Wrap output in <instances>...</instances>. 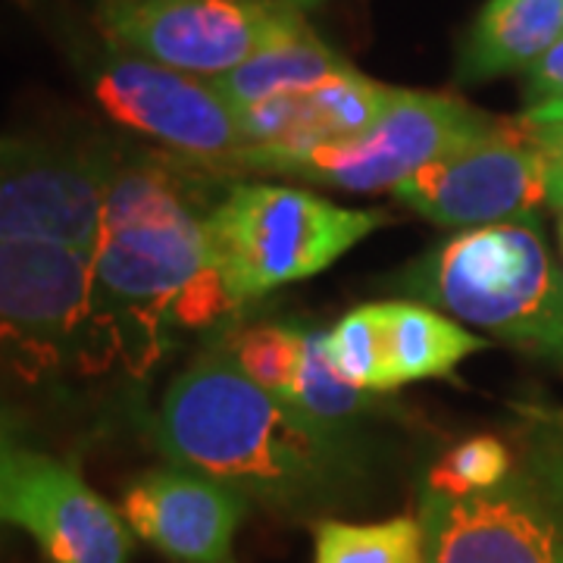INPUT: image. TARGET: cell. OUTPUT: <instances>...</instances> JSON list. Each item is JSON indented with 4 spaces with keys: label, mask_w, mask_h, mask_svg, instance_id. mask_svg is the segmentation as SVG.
Here are the masks:
<instances>
[{
    "label": "cell",
    "mask_w": 563,
    "mask_h": 563,
    "mask_svg": "<svg viewBox=\"0 0 563 563\" xmlns=\"http://www.w3.org/2000/svg\"><path fill=\"white\" fill-rule=\"evenodd\" d=\"M303 342L307 332L298 325H279V322H263L232 332L225 339L222 354L242 369L244 376L263 391L288 401L291 385L298 379V369L303 361Z\"/></svg>",
    "instance_id": "cell-20"
},
{
    "label": "cell",
    "mask_w": 563,
    "mask_h": 563,
    "mask_svg": "<svg viewBox=\"0 0 563 563\" xmlns=\"http://www.w3.org/2000/svg\"><path fill=\"white\" fill-rule=\"evenodd\" d=\"M198 163L120 157L103 203L101 239L91 251L95 282L117 325L122 366L147 376L176 329L225 320L239 303L222 279L207 232Z\"/></svg>",
    "instance_id": "cell-1"
},
{
    "label": "cell",
    "mask_w": 563,
    "mask_h": 563,
    "mask_svg": "<svg viewBox=\"0 0 563 563\" xmlns=\"http://www.w3.org/2000/svg\"><path fill=\"white\" fill-rule=\"evenodd\" d=\"M401 288L536 357L563 361V273L536 222L461 232L407 266Z\"/></svg>",
    "instance_id": "cell-3"
},
{
    "label": "cell",
    "mask_w": 563,
    "mask_h": 563,
    "mask_svg": "<svg viewBox=\"0 0 563 563\" xmlns=\"http://www.w3.org/2000/svg\"><path fill=\"white\" fill-rule=\"evenodd\" d=\"M395 91L398 88L366 79L357 69H344L339 76L317 85L313 91L301 95L303 141L298 154H303L307 147H313L320 141H342L363 135L373 122L383 117L385 107L395 98Z\"/></svg>",
    "instance_id": "cell-17"
},
{
    "label": "cell",
    "mask_w": 563,
    "mask_h": 563,
    "mask_svg": "<svg viewBox=\"0 0 563 563\" xmlns=\"http://www.w3.org/2000/svg\"><path fill=\"white\" fill-rule=\"evenodd\" d=\"M157 448L173 466L276 510L339 504L363 476L351 432L263 391L222 351L201 354L166 388Z\"/></svg>",
    "instance_id": "cell-2"
},
{
    "label": "cell",
    "mask_w": 563,
    "mask_h": 563,
    "mask_svg": "<svg viewBox=\"0 0 563 563\" xmlns=\"http://www.w3.org/2000/svg\"><path fill=\"white\" fill-rule=\"evenodd\" d=\"M7 144H10V141H0V147H7Z\"/></svg>",
    "instance_id": "cell-30"
},
{
    "label": "cell",
    "mask_w": 563,
    "mask_h": 563,
    "mask_svg": "<svg viewBox=\"0 0 563 563\" xmlns=\"http://www.w3.org/2000/svg\"><path fill=\"white\" fill-rule=\"evenodd\" d=\"M325 344H329V357L347 383L373 395L385 391L383 344H379L373 303H363L335 322V329L325 332Z\"/></svg>",
    "instance_id": "cell-22"
},
{
    "label": "cell",
    "mask_w": 563,
    "mask_h": 563,
    "mask_svg": "<svg viewBox=\"0 0 563 563\" xmlns=\"http://www.w3.org/2000/svg\"><path fill=\"white\" fill-rule=\"evenodd\" d=\"M420 526L426 563H563L561 514L526 466L466 498L422 492Z\"/></svg>",
    "instance_id": "cell-12"
},
{
    "label": "cell",
    "mask_w": 563,
    "mask_h": 563,
    "mask_svg": "<svg viewBox=\"0 0 563 563\" xmlns=\"http://www.w3.org/2000/svg\"><path fill=\"white\" fill-rule=\"evenodd\" d=\"M0 429H10V422L3 420V410H0Z\"/></svg>",
    "instance_id": "cell-29"
},
{
    "label": "cell",
    "mask_w": 563,
    "mask_h": 563,
    "mask_svg": "<svg viewBox=\"0 0 563 563\" xmlns=\"http://www.w3.org/2000/svg\"><path fill=\"white\" fill-rule=\"evenodd\" d=\"M13 442V435H10V429H0V466H3V451L10 448Z\"/></svg>",
    "instance_id": "cell-27"
},
{
    "label": "cell",
    "mask_w": 563,
    "mask_h": 563,
    "mask_svg": "<svg viewBox=\"0 0 563 563\" xmlns=\"http://www.w3.org/2000/svg\"><path fill=\"white\" fill-rule=\"evenodd\" d=\"M563 35V0H488L457 54L466 85L529 69Z\"/></svg>",
    "instance_id": "cell-14"
},
{
    "label": "cell",
    "mask_w": 563,
    "mask_h": 563,
    "mask_svg": "<svg viewBox=\"0 0 563 563\" xmlns=\"http://www.w3.org/2000/svg\"><path fill=\"white\" fill-rule=\"evenodd\" d=\"M244 510L242 492L185 466L141 473L120 504L129 529L176 563H235Z\"/></svg>",
    "instance_id": "cell-13"
},
{
    "label": "cell",
    "mask_w": 563,
    "mask_h": 563,
    "mask_svg": "<svg viewBox=\"0 0 563 563\" xmlns=\"http://www.w3.org/2000/svg\"><path fill=\"white\" fill-rule=\"evenodd\" d=\"M0 523L29 532L51 563H129L132 529L76 466L10 442L0 466Z\"/></svg>",
    "instance_id": "cell-11"
},
{
    "label": "cell",
    "mask_w": 563,
    "mask_h": 563,
    "mask_svg": "<svg viewBox=\"0 0 563 563\" xmlns=\"http://www.w3.org/2000/svg\"><path fill=\"white\" fill-rule=\"evenodd\" d=\"M383 210H354L282 185H232L207 213V232L235 303L320 276L383 229Z\"/></svg>",
    "instance_id": "cell-5"
},
{
    "label": "cell",
    "mask_w": 563,
    "mask_h": 563,
    "mask_svg": "<svg viewBox=\"0 0 563 563\" xmlns=\"http://www.w3.org/2000/svg\"><path fill=\"white\" fill-rule=\"evenodd\" d=\"M122 363L91 254L54 244H0V376L57 385Z\"/></svg>",
    "instance_id": "cell-4"
},
{
    "label": "cell",
    "mask_w": 563,
    "mask_h": 563,
    "mask_svg": "<svg viewBox=\"0 0 563 563\" xmlns=\"http://www.w3.org/2000/svg\"><path fill=\"white\" fill-rule=\"evenodd\" d=\"M391 195L426 220L470 232L536 222L539 207L548 203V173L526 122L495 120L479 139L422 166Z\"/></svg>",
    "instance_id": "cell-8"
},
{
    "label": "cell",
    "mask_w": 563,
    "mask_h": 563,
    "mask_svg": "<svg viewBox=\"0 0 563 563\" xmlns=\"http://www.w3.org/2000/svg\"><path fill=\"white\" fill-rule=\"evenodd\" d=\"M563 101V35L539 60L526 69V103L532 107H544V103Z\"/></svg>",
    "instance_id": "cell-24"
},
{
    "label": "cell",
    "mask_w": 563,
    "mask_h": 563,
    "mask_svg": "<svg viewBox=\"0 0 563 563\" xmlns=\"http://www.w3.org/2000/svg\"><path fill=\"white\" fill-rule=\"evenodd\" d=\"M526 120L548 122V120H563V101L561 103H544V107H532L523 113Z\"/></svg>",
    "instance_id": "cell-26"
},
{
    "label": "cell",
    "mask_w": 563,
    "mask_h": 563,
    "mask_svg": "<svg viewBox=\"0 0 563 563\" xmlns=\"http://www.w3.org/2000/svg\"><path fill=\"white\" fill-rule=\"evenodd\" d=\"M288 404L298 407L310 420L329 426V429L351 432V422L373 404V391H363L354 383H347L329 357L325 332L307 329L303 361L301 369H298V379L291 385Z\"/></svg>",
    "instance_id": "cell-18"
},
{
    "label": "cell",
    "mask_w": 563,
    "mask_h": 563,
    "mask_svg": "<svg viewBox=\"0 0 563 563\" xmlns=\"http://www.w3.org/2000/svg\"><path fill=\"white\" fill-rule=\"evenodd\" d=\"M117 154L85 147H0V244H54L91 254Z\"/></svg>",
    "instance_id": "cell-10"
},
{
    "label": "cell",
    "mask_w": 563,
    "mask_h": 563,
    "mask_svg": "<svg viewBox=\"0 0 563 563\" xmlns=\"http://www.w3.org/2000/svg\"><path fill=\"white\" fill-rule=\"evenodd\" d=\"M373 313L383 344L385 391L422 379H442L485 347L479 335L426 303L383 301L373 303Z\"/></svg>",
    "instance_id": "cell-15"
},
{
    "label": "cell",
    "mask_w": 563,
    "mask_h": 563,
    "mask_svg": "<svg viewBox=\"0 0 563 563\" xmlns=\"http://www.w3.org/2000/svg\"><path fill=\"white\" fill-rule=\"evenodd\" d=\"M91 98L110 120L203 169H244L239 110L207 79L110 47L88 73Z\"/></svg>",
    "instance_id": "cell-7"
},
{
    "label": "cell",
    "mask_w": 563,
    "mask_h": 563,
    "mask_svg": "<svg viewBox=\"0 0 563 563\" xmlns=\"http://www.w3.org/2000/svg\"><path fill=\"white\" fill-rule=\"evenodd\" d=\"M98 25L122 54L198 79L310 32L291 0H101Z\"/></svg>",
    "instance_id": "cell-6"
},
{
    "label": "cell",
    "mask_w": 563,
    "mask_h": 563,
    "mask_svg": "<svg viewBox=\"0 0 563 563\" xmlns=\"http://www.w3.org/2000/svg\"><path fill=\"white\" fill-rule=\"evenodd\" d=\"M526 129L536 141V147L542 151L544 173H548V203L563 210V120L536 122L526 120Z\"/></svg>",
    "instance_id": "cell-25"
},
{
    "label": "cell",
    "mask_w": 563,
    "mask_h": 563,
    "mask_svg": "<svg viewBox=\"0 0 563 563\" xmlns=\"http://www.w3.org/2000/svg\"><path fill=\"white\" fill-rule=\"evenodd\" d=\"M317 563H426L422 526L413 517L385 523L317 526Z\"/></svg>",
    "instance_id": "cell-19"
},
{
    "label": "cell",
    "mask_w": 563,
    "mask_h": 563,
    "mask_svg": "<svg viewBox=\"0 0 563 563\" xmlns=\"http://www.w3.org/2000/svg\"><path fill=\"white\" fill-rule=\"evenodd\" d=\"M514 451L495 435H476L444 451L426 473V492L466 498L501 485L514 473Z\"/></svg>",
    "instance_id": "cell-21"
},
{
    "label": "cell",
    "mask_w": 563,
    "mask_h": 563,
    "mask_svg": "<svg viewBox=\"0 0 563 563\" xmlns=\"http://www.w3.org/2000/svg\"><path fill=\"white\" fill-rule=\"evenodd\" d=\"M523 466L539 479L563 520V413L542 407L526 410Z\"/></svg>",
    "instance_id": "cell-23"
},
{
    "label": "cell",
    "mask_w": 563,
    "mask_h": 563,
    "mask_svg": "<svg viewBox=\"0 0 563 563\" xmlns=\"http://www.w3.org/2000/svg\"><path fill=\"white\" fill-rule=\"evenodd\" d=\"M495 120L448 95L395 91L385 113L363 135L320 141L282 173L342 191H391L466 141L479 139Z\"/></svg>",
    "instance_id": "cell-9"
},
{
    "label": "cell",
    "mask_w": 563,
    "mask_h": 563,
    "mask_svg": "<svg viewBox=\"0 0 563 563\" xmlns=\"http://www.w3.org/2000/svg\"><path fill=\"white\" fill-rule=\"evenodd\" d=\"M344 69H351V66L332 47H325L313 32H303V35L279 41L261 54H254L239 69L207 81L235 110H244V107L273 101V98L307 95Z\"/></svg>",
    "instance_id": "cell-16"
},
{
    "label": "cell",
    "mask_w": 563,
    "mask_h": 563,
    "mask_svg": "<svg viewBox=\"0 0 563 563\" xmlns=\"http://www.w3.org/2000/svg\"><path fill=\"white\" fill-rule=\"evenodd\" d=\"M561 244H563V222H561Z\"/></svg>",
    "instance_id": "cell-31"
},
{
    "label": "cell",
    "mask_w": 563,
    "mask_h": 563,
    "mask_svg": "<svg viewBox=\"0 0 563 563\" xmlns=\"http://www.w3.org/2000/svg\"><path fill=\"white\" fill-rule=\"evenodd\" d=\"M298 10H310V7H317V3H322V0H291Z\"/></svg>",
    "instance_id": "cell-28"
}]
</instances>
